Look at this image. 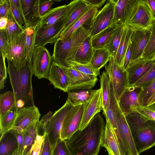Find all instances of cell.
I'll return each instance as SVG.
<instances>
[{"instance_id":"56","label":"cell","mask_w":155,"mask_h":155,"mask_svg":"<svg viewBox=\"0 0 155 155\" xmlns=\"http://www.w3.org/2000/svg\"><path fill=\"white\" fill-rule=\"evenodd\" d=\"M146 1L149 4L155 16V0H147Z\"/></svg>"},{"instance_id":"54","label":"cell","mask_w":155,"mask_h":155,"mask_svg":"<svg viewBox=\"0 0 155 155\" xmlns=\"http://www.w3.org/2000/svg\"><path fill=\"white\" fill-rule=\"evenodd\" d=\"M85 2L94 7L98 8L101 7L105 3L106 0H83Z\"/></svg>"},{"instance_id":"17","label":"cell","mask_w":155,"mask_h":155,"mask_svg":"<svg viewBox=\"0 0 155 155\" xmlns=\"http://www.w3.org/2000/svg\"><path fill=\"white\" fill-rule=\"evenodd\" d=\"M41 114L35 105L18 108L12 129L18 132H23L33 122L39 120Z\"/></svg>"},{"instance_id":"28","label":"cell","mask_w":155,"mask_h":155,"mask_svg":"<svg viewBox=\"0 0 155 155\" xmlns=\"http://www.w3.org/2000/svg\"><path fill=\"white\" fill-rule=\"evenodd\" d=\"M92 38L89 35L84 41L76 53L74 62L83 64L90 63L93 53Z\"/></svg>"},{"instance_id":"42","label":"cell","mask_w":155,"mask_h":155,"mask_svg":"<svg viewBox=\"0 0 155 155\" xmlns=\"http://www.w3.org/2000/svg\"><path fill=\"white\" fill-rule=\"evenodd\" d=\"M67 67L85 74L96 76L99 75L100 73L96 71L89 63L83 64L72 62L68 64Z\"/></svg>"},{"instance_id":"45","label":"cell","mask_w":155,"mask_h":155,"mask_svg":"<svg viewBox=\"0 0 155 155\" xmlns=\"http://www.w3.org/2000/svg\"><path fill=\"white\" fill-rule=\"evenodd\" d=\"M10 1V14L20 28L23 30L25 29V24L20 11Z\"/></svg>"},{"instance_id":"57","label":"cell","mask_w":155,"mask_h":155,"mask_svg":"<svg viewBox=\"0 0 155 155\" xmlns=\"http://www.w3.org/2000/svg\"><path fill=\"white\" fill-rule=\"evenodd\" d=\"M154 103H155V93L151 97L149 100L147 106L150 105Z\"/></svg>"},{"instance_id":"27","label":"cell","mask_w":155,"mask_h":155,"mask_svg":"<svg viewBox=\"0 0 155 155\" xmlns=\"http://www.w3.org/2000/svg\"><path fill=\"white\" fill-rule=\"evenodd\" d=\"M98 11V8L93 7L77 20L70 28L60 35L58 39H63L70 36L83 26H88Z\"/></svg>"},{"instance_id":"29","label":"cell","mask_w":155,"mask_h":155,"mask_svg":"<svg viewBox=\"0 0 155 155\" xmlns=\"http://www.w3.org/2000/svg\"><path fill=\"white\" fill-rule=\"evenodd\" d=\"M132 32V30L128 25L124 26L120 43L114 58L117 64L122 69L125 55Z\"/></svg>"},{"instance_id":"43","label":"cell","mask_w":155,"mask_h":155,"mask_svg":"<svg viewBox=\"0 0 155 155\" xmlns=\"http://www.w3.org/2000/svg\"><path fill=\"white\" fill-rule=\"evenodd\" d=\"M155 55V22L151 28V33L147 44L141 57H147Z\"/></svg>"},{"instance_id":"40","label":"cell","mask_w":155,"mask_h":155,"mask_svg":"<svg viewBox=\"0 0 155 155\" xmlns=\"http://www.w3.org/2000/svg\"><path fill=\"white\" fill-rule=\"evenodd\" d=\"M4 31L6 36L8 43L11 41L17 36L24 30H22L16 22L10 13L8 18V22Z\"/></svg>"},{"instance_id":"1","label":"cell","mask_w":155,"mask_h":155,"mask_svg":"<svg viewBox=\"0 0 155 155\" xmlns=\"http://www.w3.org/2000/svg\"><path fill=\"white\" fill-rule=\"evenodd\" d=\"M105 126L103 118L98 113L84 128L65 140L72 155H98Z\"/></svg>"},{"instance_id":"6","label":"cell","mask_w":155,"mask_h":155,"mask_svg":"<svg viewBox=\"0 0 155 155\" xmlns=\"http://www.w3.org/2000/svg\"><path fill=\"white\" fill-rule=\"evenodd\" d=\"M5 57L17 70L25 67L28 61L25 45V30L8 43Z\"/></svg>"},{"instance_id":"30","label":"cell","mask_w":155,"mask_h":155,"mask_svg":"<svg viewBox=\"0 0 155 155\" xmlns=\"http://www.w3.org/2000/svg\"><path fill=\"white\" fill-rule=\"evenodd\" d=\"M38 19L35 23L25 26V45L28 62L31 61L35 47V37L38 26Z\"/></svg>"},{"instance_id":"8","label":"cell","mask_w":155,"mask_h":155,"mask_svg":"<svg viewBox=\"0 0 155 155\" xmlns=\"http://www.w3.org/2000/svg\"><path fill=\"white\" fill-rule=\"evenodd\" d=\"M108 74L116 99L118 102L122 95L128 87L127 73L116 63L114 58L111 57L108 65L105 67Z\"/></svg>"},{"instance_id":"15","label":"cell","mask_w":155,"mask_h":155,"mask_svg":"<svg viewBox=\"0 0 155 155\" xmlns=\"http://www.w3.org/2000/svg\"><path fill=\"white\" fill-rule=\"evenodd\" d=\"M102 110L101 88L91 90L89 98L84 103L83 114L79 130L84 128Z\"/></svg>"},{"instance_id":"51","label":"cell","mask_w":155,"mask_h":155,"mask_svg":"<svg viewBox=\"0 0 155 155\" xmlns=\"http://www.w3.org/2000/svg\"><path fill=\"white\" fill-rule=\"evenodd\" d=\"M45 134V138L42 146L40 155H51L52 148L48 136L46 134Z\"/></svg>"},{"instance_id":"22","label":"cell","mask_w":155,"mask_h":155,"mask_svg":"<svg viewBox=\"0 0 155 155\" xmlns=\"http://www.w3.org/2000/svg\"><path fill=\"white\" fill-rule=\"evenodd\" d=\"M142 90V87L134 85L128 87L121 96L118 103L125 116L132 113V107L139 105L138 99Z\"/></svg>"},{"instance_id":"5","label":"cell","mask_w":155,"mask_h":155,"mask_svg":"<svg viewBox=\"0 0 155 155\" xmlns=\"http://www.w3.org/2000/svg\"><path fill=\"white\" fill-rule=\"evenodd\" d=\"M73 106L67 99L64 104L55 111L47 122L44 128V133L47 134L52 151L62 140L60 134L64 121Z\"/></svg>"},{"instance_id":"34","label":"cell","mask_w":155,"mask_h":155,"mask_svg":"<svg viewBox=\"0 0 155 155\" xmlns=\"http://www.w3.org/2000/svg\"><path fill=\"white\" fill-rule=\"evenodd\" d=\"M18 109L14 105L10 110L0 115V136L12 129Z\"/></svg>"},{"instance_id":"52","label":"cell","mask_w":155,"mask_h":155,"mask_svg":"<svg viewBox=\"0 0 155 155\" xmlns=\"http://www.w3.org/2000/svg\"><path fill=\"white\" fill-rule=\"evenodd\" d=\"M16 134L18 143L17 155H22L24 148V132H18L16 131Z\"/></svg>"},{"instance_id":"16","label":"cell","mask_w":155,"mask_h":155,"mask_svg":"<svg viewBox=\"0 0 155 155\" xmlns=\"http://www.w3.org/2000/svg\"><path fill=\"white\" fill-rule=\"evenodd\" d=\"M114 15L113 23L124 26L131 19L138 0H113Z\"/></svg>"},{"instance_id":"12","label":"cell","mask_w":155,"mask_h":155,"mask_svg":"<svg viewBox=\"0 0 155 155\" xmlns=\"http://www.w3.org/2000/svg\"><path fill=\"white\" fill-rule=\"evenodd\" d=\"M155 64V55L130 60L125 70L128 74V87L133 85Z\"/></svg>"},{"instance_id":"11","label":"cell","mask_w":155,"mask_h":155,"mask_svg":"<svg viewBox=\"0 0 155 155\" xmlns=\"http://www.w3.org/2000/svg\"><path fill=\"white\" fill-rule=\"evenodd\" d=\"M53 61L50 52L45 47H35L32 58L33 75L38 79L47 78Z\"/></svg>"},{"instance_id":"32","label":"cell","mask_w":155,"mask_h":155,"mask_svg":"<svg viewBox=\"0 0 155 155\" xmlns=\"http://www.w3.org/2000/svg\"><path fill=\"white\" fill-rule=\"evenodd\" d=\"M124 26L118 24L104 47L108 51L111 57L114 58L116 56L120 43Z\"/></svg>"},{"instance_id":"26","label":"cell","mask_w":155,"mask_h":155,"mask_svg":"<svg viewBox=\"0 0 155 155\" xmlns=\"http://www.w3.org/2000/svg\"><path fill=\"white\" fill-rule=\"evenodd\" d=\"M18 149L15 131L11 129L0 136V155H12Z\"/></svg>"},{"instance_id":"25","label":"cell","mask_w":155,"mask_h":155,"mask_svg":"<svg viewBox=\"0 0 155 155\" xmlns=\"http://www.w3.org/2000/svg\"><path fill=\"white\" fill-rule=\"evenodd\" d=\"M116 99L113 87L110 82V92L109 103L108 108L103 114L109 123L112 130L114 132L121 145L124 148L123 144L120 137L116 121L117 104Z\"/></svg>"},{"instance_id":"55","label":"cell","mask_w":155,"mask_h":155,"mask_svg":"<svg viewBox=\"0 0 155 155\" xmlns=\"http://www.w3.org/2000/svg\"><path fill=\"white\" fill-rule=\"evenodd\" d=\"M8 22V18L0 17V30H3L6 28Z\"/></svg>"},{"instance_id":"3","label":"cell","mask_w":155,"mask_h":155,"mask_svg":"<svg viewBox=\"0 0 155 155\" xmlns=\"http://www.w3.org/2000/svg\"><path fill=\"white\" fill-rule=\"evenodd\" d=\"M125 116L139 155L155 146V121L136 112Z\"/></svg>"},{"instance_id":"47","label":"cell","mask_w":155,"mask_h":155,"mask_svg":"<svg viewBox=\"0 0 155 155\" xmlns=\"http://www.w3.org/2000/svg\"><path fill=\"white\" fill-rule=\"evenodd\" d=\"M5 58L0 55V89L2 90L5 87L7 77V68L5 63Z\"/></svg>"},{"instance_id":"31","label":"cell","mask_w":155,"mask_h":155,"mask_svg":"<svg viewBox=\"0 0 155 155\" xmlns=\"http://www.w3.org/2000/svg\"><path fill=\"white\" fill-rule=\"evenodd\" d=\"M111 57L108 51L104 47L94 49L93 54L89 64L96 71L100 73V69L106 65Z\"/></svg>"},{"instance_id":"33","label":"cell","mask_w":155,"mask_h":155,"mask_svg":"<svg viewBox=\"0 0 155 155\" xmlns=\"http://www.w3.org/2000/svg\"><path fill=\"white\" fill-rule=\"evenodd\" d=\"M102 108L105 112L108 106L110 92V81L109 76L106 71H104L100 76Z\"/></svg>"},{"instance_id":"49","label":"cell","mask_w":155,"mask_h":155,"mask_svg":"<svg viewBox=\"0 0 155 155\" xmlns=\"http://www.w3.org/2000/svg\"><path fill=\"white\" fill-rule=\"evenodd\" d=\"M10 13L9 0H0V17H7Z\"/></svg>"},{"instance_id":"21","label":"cell","mask_w":155,"mask_h":155,"mask_svg":"<svg viewBox=\"0 0 155 155\" xmlns=\"http://www.w3.org/2000/svg\"><path fill=\"white\" fill-rule=\"evenodd\" d=\"M151 33V29L133 31L130 37L132 46L130 60L141 56L149 41Z\"/></svg>"},{"instance_id":"36","label":"cell","mask_w":155,"mask_h":155,"mask_svg":"<svg viewBox=\"0 0 155 155\" xmlns=\"http://www.w3.org/2000/svg\"><path fill=\"white\" fill-rule=\"evenodd\" d=\"M54 0H36L32 7V15L35 19H40L54 4Z\"/></svg>"},{"instance_id":"48","label":"cell","mask_w":155,"mask_h":155,"mask_svg":"<svg viewBox=\"0 0 155 155\" xmlns=\"http://www.w3.org/2000/svg\"><path fill=\"white\" fill-rule=\"evenodd\" d=\"M23 132L24 148L22 155H28L35 141L27 133Z\"/></svg>"},{"instance_id":"18","label":"cell","mask_w":155,"mask_h":155,"mask_svg":"<svg viewBox=\"0 0 155 155\" xmlns=\"http://www.w3.org/2000/svg\"><path fill=\"white\" fill-rule=\"evenodd\" d=\"M68 5V10L63 21L60 35L70 28L77 20L94 7L83 0L72 1Z\"/></svg>"},{"instance_id":"24","label":"cell","mask_w":155,"mask_h":155,"mask_svg":"<svg viewBox=\"0 0 155 155\" xmlns=\"http://www.w3.org/2000/svg\"><path fill=\"white\" fill-rule=\"evenodd\" d=\"M68 8V4L51 8L40 19H39V27L44 28L59 22H63Z\"/></svg>"},{"instance_id":"20","label":"cell","mask_w":155,"mask_h":155,"mask_svg":"<svg viewBox=\"0 0 155 155\" xmlns=\"http://www.w3.org/2000/svg\"><path fill=\"white\" fill-rule=\"evenodd\" d=\"M106 122L101 147L107 150L108 155H127L124 148L121 145L112 130L107 119Z\"/></svg>"},{"instance_id":"53","label":"cell","mask_w":155,"mask_h":155,"mask_svg":"<svg viewBox=\"0 0 155 155\" xmlns=\"http://www.w3.org/2000/svg\"><path fill=\"white\" fill-rule=\"evenodd\" d=\"M131 42L130 38L125 56L124 65L123 68V69L124 71L125 70L126 68H127L129 65L131 58Z\"/></svg>"},{"instance_id":"7","label":"cell","mask_w":155,"mask_h":155,"mask_svg":"<svg viewBox=\"0 0 155 155\" xmlns=\"http://www.w3.org/2000/svg\"><path fill=\"white\" fill-rule=\"evenodd\" d=\"M155 22V16L146 0H138L133 14L126 25L133 31L149 30Z\"/></svg>"},{"instance_id":"58","label":"cell","mask_w":155,"mask_h":155,"mask_svg":"<svg viewBox=\"0 0 155 155\" xmlns=\"http://www.w3.org/2000/svg\"><path fill=\"white\" fill-rule=\"evenodd\" d=\"M17 151L15 152L12 155H17Z\"/></svg>"},{"instance_id":"39","label":"cell","mask_w":155,"mask_h":155,"mask_svg":"<svg viewBox=\"0 0 155 155\" xmlns=\"http://www.w3.org/2000/svg\"><path fill=\"white\" fill-rule=\"evenodd\" d=\"M155 93V79L142 87L138 97L139 105H148V101Z\"/></svg>"},{"instance_id":"23","label":"cell","mask_w":155,"mask_h":155,"mask_svg":"<svg viewBox=\"0 0 155 155\" xmlns=\"http://www.w3.org/2000/svg\"><path fill=\"white\" fill-rule=\"evenodd\" d=\"M47 79L55 88L67 92L69 85L68 78L60 65L54 61Z\"/></svg>"},{"instance_id":"44","label":"cell","mask_w":155,"mask_h":155,"mask_svg":"<svg viewBox=\"0 0 155 155\" xmlns=\"http://www.w3.org/2000/svg\"><path fill=\"white\" fill-rule=\"evenodd\" d=\"M155 79V64L133 85L143 87Z\"/></svg>"},{"instance_id":"10","label":"cell","mask_w":155,"mask_h":155,"mask_svg":"<svg viewBox=\"0 0 155 155\" xmlns=\"http://www.w3.org/2000/svg\"><path fill=\"white\" fill-rule=\"evenodd\" d=\"M114 10L113 0H108L104 6L98 11L87 28L92 38L113 24Z\"/></svg>"},{"instance_id":"13","label":"cell","mask_w":155,"mask_h":155,"mask_svg":"<svg viewBox=\"0 0 155 155\" xmlns=\"http://www.w3.org/2000/svg\"><path fill=\"white\" fill-rule=\"evenodd\" d=\"M84 103L73 106L67 114L61 130L60 137L62 140L68 139L79 130L83 114Z\"/></svg>"},{"instance_id":"4","label":"cell","mask_w":155,"mask_h":155,"mask_svg":"<svg viewBox=\"0 0 155 155\" xmlns=\"http://www.w3.org/2000/svg\"><path fill=\"white\" fill-rule=\"evenodd\" d=\"M89 35L86 28L83 26L70 36L58 39L54 44L52 56L54 61L67 67L69 63L74 61L80 46Z\"/></svg>"},{"instance_id":"35","label":"cell","mask_w":155,"mask_h":155,"mask_svg":"<svg viewBox=\"0 0 155 155\" xmlns=\"http://www.w3.org/2000/svg\"><path fill=\"white\" fill-rule=\"evenodd\" d=\"M118 24H113L92 37V43L93 48L98 49L103 48Z\"/></svg>"},{"instance_id":"14","label":"cell","mask_w":155,"mask_h":155,"mask_svg":"<svg viewBox=\"0 0 155 155\" xmlns=\"http://www.w3.org/2000/svg\"><path fill=\"white\" fill-rule=\"evenodd\" d=\"M116 121L119 135L127 155H139L126 117L117 101V104Z\"/></svg>"},{"instance_id":"9","label":"cell","mask_w":155,"mask_h":155,"mask_svg":"<svg viewBox=\"0 0 155 155\" xmlns=\"http://www.w3.org/2000/svg\"><path fill=\"white\" fill-rule=\"evenodd\" d=\"M60 65L68 79L69 85L68 92L91 90L95 85L97 80V76L85 74Z\"/></svg>"},{"instance_id":"19","label":"cell","mask_w":155,"mask_h":155,"mask_svg":"<svg viewBox=\"0 0 155 155\" xmlns=\"http://www.w3.org/2000/svg\"><path fill=\"white\" fill-rule=\"evenodd\" d=\"M63 21L44 28L39 27V21L35 41V47H45L47 44L52 45L59 38Z\"/></svg>"},{"instance_id":"46","label":"cell","mask_w":155,"mask_h":155,"mask_svg":"<svg viewBox=\"0 0 155 155\" xmlns=\"http://www.w3.org/2000/svg\"><path fill=\"white\" fill-rule=\"evenodd\" d=\"M51 155H72L65 140H61L52 151Z\"/></svg>"},{"instance_id":"38","label":"cell","mask_w":155,"mask_h":155,"mask_svg":"<svg viewBox=\"0 0 155 155\" xmlns=\"http://www.w3.org/2000/svg\"><path fill=\"white\" fill-rule=\"evenodd\" d=\"M91 90L68 91L67 99L73 106L83 104L87 101L91 94Z\"/></svg>"},{"instance_id":"41","label":"cell","mask_w":155,"mask_h":155,"mask_svg":"<svg viewBox=\"0 0 155 155\" xmlns=\"http://www.w3.org/2000/svg\"><path fill=\"white\" fill-rule=\"evenodd\" d=\"M131 110L132 113H137L148 119L155 121V103L146 106H134L131 107Z\"/></svg>"},{"instance_id":"2","label":"cell","mask_w":155,"mask_h":155,"mask_svg":"<svg viewBox=\"0 0 155 155\" xmlns=\"http://www.w3.org/2000/svg\"><path fill=\"white\" fill-rule=\"evenodd\" d=\"M7 68L10 82L15 98V106L18 108L35 105L32 84L33 75L32 61L17 70L8 61Z\"/></svg>"},{"instance_id":"50","label":"cell","mask_w":155,"mask_h":155,"mask_svg":"<svg viewBox=\"0 0 155 155\" xmlns=\"http://www.w3.org/2000/svg\"><path fill=\"white\" fill-rule=\"evenodd\" d=\"M8 41L5 32L0 30V55L3 58H5L6 50Z\"/></svg>"},{"instance_id":"37","label":"cell","mask_w":155,"mask_h":155,"mask_svg":"<svg viewBox=\"0 0 155 155\" xmlns=\"http://www.w3.org/2000/svg\"><path fill=\"white\" fill-rule=\"evenodd\" d=\"M15 104V98L13 91H8L0 95V115L10 110Z\"/></svg>"}]
</instances>
